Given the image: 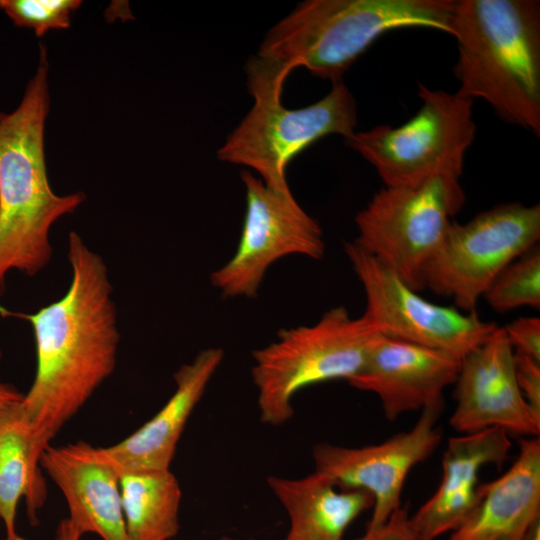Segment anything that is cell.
<instances>
[{"label": "cell", "instance_id": "4", "mask_svg": "<svg viewBox=\"0 0 540 540\" xmlns=\"http://www.w3.org/2000/svg\"><path fill=\"white\" fill-rule=\"evenodd\" d=\"M455 0H307L265 35L257 56L332 84L382 35L427 28L451 35Z\"/></svg>", "mask_w": 540, "mask_h": 540}, {"label": "cell", "instance_id": "30", "mask_svg": "<svg viewBox=\"0 0 540 540\" xmlns=\"http://www.w3.org/2000/svg\"><path fill=\"white\" fill-rule=\"evenodd\" d=\"M220 540H253V539H242V538H236V537H230V536H223Z\"/></svg>", "mask_w": 540, "mask_h": 540}, {"label": "cell", "instance_id": "13", "mask_svg": "<svg viewBox=\"0 0 540 540\" xmlns=\"http://www.w3.org/2000/svg\"><path fill=\"white\" fill-rule=\"evenodd\" d=\"M454 385L450 425L458 433L499 428L507 434L539 437L540 417L519 389L514 352L503 327L461 360Z\"/></svg>", "mask_w": 540, "mask_h": 540}, {"label": "cell", "instance_id": "11", "mask_svg": "<svg viewBox=\"0 0 540 540\" xmlns=\"http://www.w3.org/2000/svg\"><path fill=\"white\" fill-rule=\"evenodd\" d=\"M366 297L363 315L387 337L450 353L461 360L497 329L476 310L434 304L353 242L345 245Z\"/></svg>", "mask_w": 540, "mask_h": 540}, {"label": "cell", "instance_id": "25", "mask_svg": "<svg viewBox=\"0 0 540 540\" xmlns=\"http://www.w3.org/2000/svg\"><path fill=\"white\" fill-rule=\"evenodd\" d=\"M514 368L517 384L524 399L532 411L540 417V361L514 352Z\"/></svg>", "mask_w": 540, "mask_h": 540}, {"label": "cell", "instance_id": "12", "mask_svg": "<svg viewBox=\"0 0 540 540\" xmlns=\"http://www.w3.org/2000/svg\"><path fill=\"white\" fill-rule=\"evenodd\" d=\"M442 409L421 411L415 425L379 444L345 447L330 443L314 446L315 472L341 489L363 490L373 498L367 528L383 524L401 507V495L411 469L426 460L439 445L437 420Z\"/></svg>", "mask_w": 540, "mask_h": 540}, {"label": "cell", "instance_id": "6", "mask_svg": "<svg viewBox=\"0 0 540 540\" xmlns=\"http://www.w3.org/2000/svg\"><path fill=\"white\" fill-rule=\"evenodd\" d=\"M380 335L363 314L353 318L343 306L327 310L312 325L279 331L277 340L252 354L260 420L282 425L293 416L292 400L300 390L354 377Z\"/></svg>", "mask_w": 540, "mask_h": 540}, {"label": "cell", "instance_id": "9", "mask_svg": "<svg viewBox=\"0 0 540 540\" xmlns=\"http://www.w3.org/2000/svg\"><path fill=\"white\" fill-rule=\"evenodd\" d=\"M539 239V204L504 203L463 224L452 222L423 269L424 289L474 311L497 275Z\"/></svg>", "mask_w": 540, "mask_h": 540}, {"label": "cell", "instance_id": "27", "mask_svg": "<svg viewBox=\"0 0 540 540\" xmlns=\"http://www.w3.org/2000/svg\"><path fill=\"white\" fill-rule=\"evenodd\" d=\"M1 358L2 352L0 350V360ZM23 398L24 394L20 393L13 385L0 380V419L8 409L20 403Z\"/></svg>", "mask_w": 540, "mask_h": 540}, {"label": "cell", "instance_id": "22", "mask_svg": "<svg viewBox=\"0 0 540 540\" xmlns=\"http://www.w3.org/2000/svg\"><path fill=\"white\" fill-rule=\"evenodd\" d=\"M496 312L519 307L540 308V247L533 246L509 263L483 295Z\"/></svg>", "mask_w": 540, "mask_h": 540}, {"label": "cell", "instance_id": "16", "mask_svg": "<svg viewBox=\"0 0 540 540\" xmlns=\"http://www.w3.org/2000/svg\"><path fill=\"white\" fill-rule=\"evenodd\" d=\"M510 448L509 434L499 428L451 437L443 454L438 488L410 516L416 540H435L457 529L477 501L481 469L501 466Z\"/></svg>", "mask_w": 540, "mask_h": 540}, {"label": "cell", "instance_id": "2", "mask_svg": "<svg viewBox=\"0 0 540 540\" xmlns=\"http://www.w3.org/2000/svg\"><path fill=\"white\" fill-rule=\"evenodd\" d=\"M451 36L457 92L503 121L540 135V2L455 1Z\"/></svg>", "mask_w": 540, "mask_h": 540}, {"label": "cell", "instance_id": "23", "mask_svg": "<svg viewBox=\"0 0 540 540\" xmlns=\"http://www.w3.org/2000/svg\"><path fill=\"white\" fill-rule=\"evenodd\" d=\"M80 0H0V9L18 27L33 29L38 37L49 30L70 27L71 14Z\"/></svg>", "mask_w": 540, "mask_h": 540}, {"label": "cell", "instance_id": "24", "mask_svg": "<svg viewBox=\"0 0 540 540\" xmlns=\"http://www.w3.org/2000/svg\"><path fill=\"white\" fill-rule=\"evenodd\" d=\"M513 351L540 361V319L520 317L503 327Z\"/></svg>", "mask_w": 540, "mask_h": 540}, {"label": "cell", "instance_id": "7", "mask_svg": "<svg viewBox=\"0 0 540 540\" xmlns=\"http://www.w3.org/2000/svg\"><path fill=\"white\" fill-rule=\"evenodd\" d=\"M421 106L407 122L377 125L344 139L369 162L384 186H418L435 176L460 178L474 142V101L418 83Z\"/></svg>", "mask_w": 540, "mask_h": 540}, {"label": "cell", "instance_id": "28", "mask_svg": "<svg viewBox=\"0 0 540 540\" xmlns=\"http://www.w3.org/2000/svg\"><path fill=\"white\" fill-rule=\"evenodd\" d=\"M81 537L82 534L74 528L68 517L60 521L55 540H80Z\"/></svg>", "mask_w": 540, "mask_h": 540}, {"label": "cell", "instance_id": "18", "mask_svg": "<svg viewBox=\"0 0 540 540\" xmlns=\"http://www.w3.org/2000/svg\"><path fill=\"white\" fill-rule=\"evenodd\" d=\"M519 447L503 475L480 484L472 511L449 540H521L540 520V439H523Z\"/></svg>", "mask_w": 540, "mask_h": 540}, {"label": "cell", "instance_id": "8", "mask_svg": "<svg viewBox=\"0 0 540 540\" xmlns=\"http://www.w3.org/2000/svg\"><path fill=\"white\" fill-rule=\"evenodd\" d=\"M459 179L435 176L418 186H384L356 214L353 243L422 291L423 269L465 202Z\"/></svg>", "mask_w": 540, "mask_h": 540}, {"label": "cell", "instance_id": "29", "mask_svg": "<svg viewBox=\"0 0 540 540\" xmlns=\"http://www.w3.org/2000/svg\"><path fill=\"white\" fill-rule=\"evenodd\" d=\"M521 540H540V520L529 528Z\"/></svg>", "mask_w": 540, "mask_h": 540}, {"label": "cell", "instance_id": "5", "mask_svg": "<svg viewBox=\"0 0 540 540\" xmlns=\"http://www.w3.org/2000/svg\"><path fill=\"white\" fill-rule=\"evenodd\" d=\"M249 92L254 104L217 151L223 162L248 167L277 191L290 190V162L329 135L344 139L355 132L357 103L343 81L332 84L315 103L289 109L281 95L287 78L254 56L247 64Z\"/></svg>", "mask_w": 540, "mask_h": 540}, {"label": "cell", "instance_id": "15", "mask_svg": "<svg viewBox=\"0 0 540 540\" xmlns=\"http://www.w3.org/2000/svg\"><path fill=\"white\" fill-rule=\"evenodd\" d=\"M39 463L62 492L68 519L82 536L95 533L103 540H128L119 477L99 447L84 441L49 445Z\"/></svg>", "mask_w": 540, "mask_h": 540}, {"label": "cell", "instance_id": "26", "mask_svg": "<svg viewBox=\"0 0 540 540\" xmlns=\"http://www.w3.org/2000/svg\"><path fill=\"white\" fill-rule=\"evenodd\" d=\"M357 540H416V537L406 508L400 507L383 524L367 528Z\"/></svg>", "mask_w": 540, "mask_h": 540}, {"label": "cell", "instance_id": "1", "mask_svg": "<svg viewBox=\"0 0 540 540\" xmlns=\"http://www.w3.org/2000/svg\"><path fill=\"white\" fill-rule=\"evenodd\" d=\"M72 278L59 300L33 314L4 316L30 322L35 340L36 373L21 407L40 459L51 441L113 373L119 331L107 267L80 235L68 236Z\"/></svg>", "mask_w": 540, "mask_h": 540}, {"label": "cell", "instance_id": "17", "mask_svg": "<svg viewBox=\"0 0 540 540\" xmlns=\"http://www.w3.org/2000/svg\"><path fill=\"white\" fill-rule=\"evenodd\" d=\"M223 357L221 348L201 350L175 372L174 393L150 420L120 442L99 447L116 472L170 469L184 428Z\"/></svg>", "mask_w": 540, "mask_h": 540}, {"label": "cell", "instance_id": "10", "mask_svg": "<svg viewBox=\"0 0 540 540\" xmlns=\"http://www.w3.org/2000/svg\"><path fill=\"white\" fill-rule=\"evenodd\" d=\"M241 180L246 210L240 240L231 259L210 277L225 298H253L273 263L289 255L319 260L326 248L319 223L291 190H274L250 171H243Z\"/></svg>", "mask_w": 540, "mask_h": 540}, {"label": "cell", "instance_id": "3", "mask_svg": "<svg viewBox=\"0 0 540 540\" xmlns=\"http://www.w3.org/2000/svg\"><path fill=\"white\" fill-rule=\"evenodd\" d=\"M40 45L37 71L19 106L0 112V295L7 274L37 275L50 262L49 231L85 200L83 192L56 195L47 176L44 128L49 110L48 62Z\"/></svg>", "mask_w": 540, "mask_h": 540}, {"label": "cell", "instance_id": "14", "mask_svg": "<svg viewBox=\"0 0 540 540\" xmlns=\"http://www.w3.org/2000/svg\"><path fill=\"white\" fill-rule=\"evenodd\" d=\"M461 359L444 351L380 335L362 369L347 382L378 396L383 413L443 409L444 391L455 383Z\"/></svg>", "mask_w": 540, "mask_h": 540}, {"label": "cell", "instance_id": "21", "mask_svg": "<svg viewBox=\"0 0 540 540\" xmlns=\"http://www.w3.org/2000/svg\"><path fill=\"white\" fill-rule=\"evenodd\" d=\"M117 474L128 540L175 537L182 491L170 469Z\"/></svg>", "mask_w": 540, "mask_h": 540}, {"label": "cell", "instance_id": "19", "mask_svg": "<svg viewBox=\"0 0 540 540\" xmlns=\"http://www.w3.org/2000/svg\"><path fill=\"white\" fill-rule=\"evenodd\" d=\"M267 483L289 517L285 540H343L349 525L373 506L368 492L338 488L315 471L295 479L270 476Z\"/></svg>", "mask_w": 540, "mask_h": 540}, {"label": "cell", "instance_id": "20", "mask_svg": "<svg viewBox=\"0 0 540 540\" xmlns=\"http://www.w3.org/2000/svg\"><path fill=\"white\" fill-rule=\"evenodd\" d=\"M21 402L0 419V519L5 526L6 540H25L16 531L19 501L25 499L29 521L37 525L38 512L47 497L33 433Z\"/></svg>", "mask_w": 540, "mask_h": 540}]
</instances>
